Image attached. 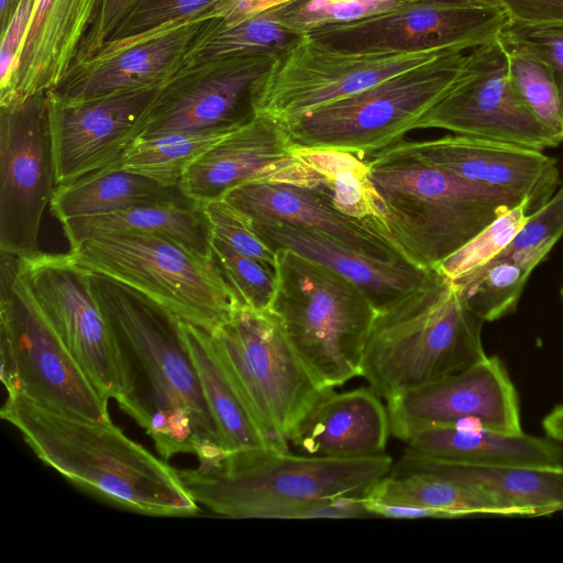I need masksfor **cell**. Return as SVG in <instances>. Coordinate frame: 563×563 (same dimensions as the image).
I'll return each mask as SVG.
<instances>
[{"label":"cell","instance_id":"cell-1","mask_svg":"<svg viewBox=\"0 0 563 563\" xmlns=\"http://www.w3.org/2000/svg\"><path fill=\"white\" fill-rule=\"evenodd\" d=\"M92 294L117 351L122 393L117 401L170 459L194 453L199 464L225 452L180 331V320L144 295L90 272Z\"/></svg>","mask_w":563,"mask_h":563},{"label":"cell","instance_id":"cell-2","mask_svg":"<svg viewBox=\"0 0 563 563\" xmlns=\"http://www.w3.org/2000/svg\"><path fill=\"white\" fill-rule=\"evenodd\" d=\"M0 416L44 464L108 503L156 517L199 511L178 471L112 422L64 415L21 397H7Z\"/></svg>","mask_w":563,"mask_h":563},{"label":"cell","instance_id":"cell-3","mask_svg":"<svg viewBox=\"0 0 563 563\" xmlns=\"http://www.w3.org/2000/svg\"><path fill=\"white\" fill-rule=\"evenodd\" d=\"M484 321L435 267L426 282L376 312L361 376L386 401L472 366L486 356Z\"/></svg>","mask_w":563,"mask_h":563},{"label":"cell","instance_id":"cell-4","mask_svg":"<svg viewBox=\"0 0 563 563\" xmlns=\"http://www.w3.org/2000/svg\"><path fill=\"white\" fill-rule=\"evenodd\" d=\"M383 453L335 459L269 448L225 453L218 462L177 470L198 504L235 519H287L296 507L335 496L367 497L389 474Z\"/></svg>","mask_w":563,"mask_h":563},{"label":"cell","instance_id":"cell-5","mask_svg":"<svg viewBox=\"0 0 563 563\" xmlns=\"http://www.w3.org/2000/svg\"><path fill=\"white\" fill-rule=\"evenodd\" d=\"M365 161L385 208L383 238L424 269L526 199L421 163Z\"/></svg>","mask_w":563,"mask_h":563},{"label":"cell","instance_id":"cell-6","mask_svg":"<svg viewBox=\"0 0 563 563\" xmlns=\"http://www.w3.org/2000/svg\"><path fill=\"white\" fill-rule=\"evenodd\" d=\"M277 250L276 288L268 310L320 380L341 386L361 376L376 310L353 283L288 249Z\"/></svg>","mask_w":563,"mask_h":563},{"label":"cell","instance_id":"cell-7","mask_svg":"<svg viewBox=\"0 0 563 563\" xmlns=\"http://www.w3.org/2000/svg\"><path fill=\"white\" fill-rule=\"evenodd\" d=\"M85 269L144 295L179 320L211 333L240 303L216 264L152 233H108L69 249Z\"/></svg>","mask_w":563,"mask_h":563},{"label":"cell","instance_id":"cell-8","mask_svg":"<svg viewBox=\"0 0 563 563\" xmlns=\"http://www.w3.org/2000/svg\"><path fill=\"white\" fill-rule=\"evenodd\" d=\"M1 379L8 397L95 422H111L103 398L58 336L20 272L0 253Z\"/></svg>","mask_w":563,"mask_h":563},{"label":"cell","instance_id":"cell-9","mask_svg":"<svg viewBox=\"0 0 563 563\" xmlns=\"http://www.w3.org/2000/svg\"><path fill=\"white\" fill-rule=\"evenodd\" d=\"M466 53L450 48L358 93L319 107L286 125L296 147L369 156L401 140L455 84Z\"/></svg>","mask_w":563,"mask_h":563},{"label":"cell","instance_id":"cell-10","mask_svg":"<svg viewBox=\"0 0 563 563\" xmlns=\"http://www.w3.org/2000/svg\"><path fill=\"white\" fill-rule=\"evenodd\" d=\"M234 387L268 437L280 448L329 390L296 352L276 317L238 307L210 333Z\"/></svg>","mask_w":563,"mask_h":563},{"label":"cell","instance_id":"cell-11","mask_svg":"<svg viewBox=\"0 0 563 563\" xmlns=\"http://www.w3.org/2000/svg\"><path fill=\"white\" fill-rule=\"evenodd\" d=\"M448 49L358 55L332 49L310 34H302L276 56L256 81L253 108L255 114L287 124L319 107L418 67Z\"/></svg>","mask_w":563,"mask_h":563},{"label":"cell","instance_id":"cell-12","mask_svg":"<svg viewBox=\"0 0 563 563\" xmlns=\"http://www.w3.org/2000/svg\"><path fill=\"white\" fill-rule=\"evenodd\" d=\"M508 24L507 14L494 0H416L375 16L308 34L339 52L388 55L472 49L498 40Z\"/></svg>","mask_w":563,"mask_h":563},{"label":"cell","instance_id":"cell-13","mask_svg":"<svg viewBox=\"0 0 563 563\" xmlns=\"http://www.w3.org/2000/svg\"><path fill=\"white\" fill-rule=\"evenodd\" d=\"M55 187L46 93L0 108V253L42 252L40 228Z\"/></svg>","mask_w":563,"mask_h":563},{"label":"cell","instance_id":"cell-14","mask_svg":"<svg viewBox=\"0 0 563 563\" xmlns=\"http://www.w3.org/2000/svg\"><path fill=\"white\" fill-rule=\"evenodd\" d=\"M417 129H443L540 151L562 143L519 96L499 38L466 53L455 84L419 120Z\"/></svg>","mask_w":563,"mask_h":563},{"label":"cell","instance_id":"cell-15","mask_svg":"<svg viewBox=\"0 0 563 563\" xmlns=\"http://www.w3.org/2000/svg\"><path fill=\"white\" fill-rule=\"evenodd\" d=\"M20 272L38 306L98 393L121 397L122 384L109 325L92 294L90 272L68 253L20 257Z\"/></svg>","mask_w":563,"mask_h":563},{"label":"cell","instance_id":"cell-16","mask_svg":"<svg viewBox=\"0 0 563 563\" xmlns=\"http://www.w3.org/2000/svg\"><path fill=\"white\" fill-rule=\"evenodd\" d=\"M276 56H229L181 67L159 87L137 137L244 124L255 115L254 86Z\"/></svg>","mask_w":563,"mask_h":563},{"label":"cell","instance_id":"cell-17","mask_svg":"<svg viewBox=\"0 0 563 563\" xmlns=\"http://www.w3.org/2000/svg\"><path fill=\"white\" fill-rule=\"evenodd\" d=\"M159 87L87 99L47 91L56 186L115 164L139 136Z\"/></svg>","mask_w":563,"mask_h":563},{"label":"cell","instance_id":"cell-18","mask_svg":"<svg viewBox=\"0 0 563 563\" xmlns=\"http://www.w3.org/2000/svg\"><path fill=\"white\" fill-rule=\"evenodd\" d=\"M390 433L407 442L437 427L476 424L521 432L517 390L498 356H485L448 378L387 400Z\"/></svg>","mask_w":563,"mask_h":563},{"label":"cell","instance_id":"cell-19","mask_svg":"<svg viewBox=\"0 0 563 563\" xmlns=\"http://www.w3.org/2000/svg\"><path fill=\"white\" fill-rule=\"evenodd\" d=\"M374 162H416L468 180L517 195L542 207L559 184L556 159L540 150L470 136L444 135L424 141L401 140L363 157Z\"/></svg>","mask_w":563,"mask_h":563},{"label":"cell","instance_id":"cell-20","mask_svg":"<svg viewBox=\"0 0 563 563\" xmlns=\"http://www.w3.org/2000/svg\"><path fill=\"white\" fill-rule=\"evenodd\" d=\"M253 181L319 185L318 175L300 156L286 125L261 114L230 131L199 156L179 186L188 198L202 203Z\"/></svg>","mask_w":563,"mask_h":563},{"label":"cell","instance_id":"cell-21","mask_svg":"<svg viewBox=\"0 0 563 563\" xmlns=\"http://www.w3.org/2000/svg\"><path fill=\"white\" fill-rule=\"evenodd\" d=\"M103 0H36L0 108L55 89L74 64Z\"/></svg>","mask_w":563,"mask_h":563},{"label":"cell","instance_id":"cell-22","mask_svg":"<svg viewBox=\"0 0 563 563\" xmlns=\"http://www.w3.org/2000/svg\"><path fill=\"white\" fill-rule=\"evenodd\" d=\"M222 198L253 221L317 232L378 261L404 258L376 231L342 213L314 187L253 181L229 190Z\"/></svg>","mask_w":563,"mask_h":563},{"label":"cell","instance_id":"cell-23","mask_svg":"<svg viewBox=\"0 0 563 563\" xmlns=\"http://www.w3.org/2000/svg\"><path fill=\"white\" fill-rule=\"evenodd\" d=\"M212 16L213 13L200 16L112 54L74 64L52 90L68 98L87 99L159 87L183 67L192 41Z\"/></svg>","mask_w":563,"mask_h":563},{"label":"cell","instance_id":"cell-24","mask_svg":"<svg viewBox=\"0 0 563 563\" xmlns=\"http://www.w3.org/2000/svg\"><path fill=\"white\" fill-rule=\"evenodd\" d=\"M391 473H420L473 488L515 516L539 517L563 511V464H471L405 450Z\"/></svg>","mask_w":563,"mask_h":563},{"label":"cell","instance_id":"cell-25","mask_svg":"<svg viewBox=\"0 0 563 563\" xmlns=\"http://www.w3.org/2000/svg\"><path fill=\"white\" fill-rule=\"evenodd\" d=\"M389 434L387 406L371 387L331 389L311 407L288 442L301 454L357 459L383 454Z\"/></svg>","mask_w":563,"mask_h":563},{"label":"cell","instance_id":"cell-26","mask_svg":"<svg viewBox=\"0 0 563 563\" xmlns=\"http://www.w3.org/2000/svg\"><path fill=\"white\" fill-rule=\"evenodd\" d=\"M253 224L273 247L288 249L353 283L368 298L376 312L419 288L431 269L421 268L404 258L393 262L374 260L305 229L256 221Z\"/></svg>","mask_w":563,"mask_h":563},{"label":"cell","instance_id":"cell-27","mask_svg":"<svg viewBox=\"0 0 563 563\" xmlns=\"http://www.w3.org/2000/svg\"><path fill=\"white\" fill-rule=\"evenodd\" d=\"M406 450L471 464H563L562 444L525 433H507L476 424L431 428L413 435Z\"/></svg>","mask_w":563,"mask_h":563},{"label":"cell","instance_id":"cell-28","mask_svg":"<svg viewBox=\"0 0 563 563\" xmlns=\"http://www.w3.org/2000/svg\"><path fill=\"white\" fill-rule=\"evenodd\" d=\"M179 185H164L113 164L55 187L49 208L62 223L141 205L191 202Z\"/></svg>","mask_w":563,"mask_h":563},{"label":"cell","instance_id":"cell-29","mask_svg":"<svg viewBox=\"0 0 563 563\" xmlns=\"http://www.w3.org/2000/svg\"><path fill=\"white\" fill-rule=\"evenodd\" d=\"M180 331L223 451L231 453L280 448L268 439L234 387L214 350L210 333L181 320Z\"/></svg>","mask_w":563,"mask_h":563},{"label":"cell","instance_id":"cell-30","mask_svg":"<svg viewBox=\"0 0 563 563\" xmlns=\"http://www.w3.org/2000/svg\"><path fill=\"white\" fill-rule=\"evenodd\" d=\"M70 249L108 233H152L168 236L192 252L212 258L211 231L200 203H151L108 214L82 217L60 223Z\"/></svg>","mask_w":563,"mask_h":563},{"label":"cell","instance_id":"cell-31","mask_svg":"<svg viewBox=\"0 0 563 563\" xmlns=\"http://www.w3.org/2000/svg\"><path fill=\"white\" fill-rule=\"evenodd\" d=\"M319 177L317 188L350 218L365 222L380 236L386 227L383 200L369 177L368 163L350 152L297 147Z\"/></svg>","mask_w":563,"mask_h":563},{"label":"cell","instance_id":"cell-32","mask_svg":"<svg viewBox=\"0 0 563 563\" xmlns=\"http://www.w3.org/2000/svg\"><path fill=\"white\" fill-rule=\"evenodd\" d=\"M366 498L388 505L430 508L443 512L446 518L515 516L510 509L473 488L420 473L389 472Z\"/></svg>","mask_w":563,"mask_h":563},{"label":"cell","instance_id":"cell-33","mask_svg":"<svg viewBox=\"0 0 563 563\" xmlns=\"http://www.w3.org/2000/svg\"><path fill=\"white\" fill-rule=\"evenodd\" d=\"M300 36L274 21L267 11L233 23L212 16L203 23L192 41L183 67L229 56L279 55Z\"/></svg>","mask_w":563,"mask_h":563},{"label":"cell","instance_id":"cell-34","mask_svg":"<svg viewBox=\"0 0 563 563\" xmlns=\"http://www.w3.org/2000/svg\"><path fill=\"white\" fill-rule=\"evenodd\" d=\"M232 130L173 132L137 137L115 165L164 185H179L189 166Z\"/></svg>","mask_w":563,"mask_h":563},{"label":"cell","instance_id":"cell-35","mask_svg":"<svg viewBox=\"0 0 563 563\" xmlns=\"http://www.w3.org/2000/svg\"><path fill=\"white\" fill-rule=\"evenodd\" d=\"M532 271L515 261L492 260L451 280L467 307L484 322H492L516 310Z\"/></svg>","mask_w":563,"mask_h":563},{"label":"cell","instance_id":"cell-36","mask_svg":"<svg viewBox=\"0 0 563 563\" xmlns=\"http://www.w3.org/2000/svg\"><path fill=\"white\" fill-rule=\"evenodd\" d=\"M225 0H136L95 56L118 52L152 35L213 13Z\"/></svg>","mask_w":563,"mask_h":563},{"label":"cell","instance_id":"cell-37","mask_svg":"<svg viewBox=\"0 0 563 563\" xmlns=\"http://www.w3.org/2000/svg\"><path fill=\"white\" fill-rule=\"evenodd\" d=\"M416 0H295L267 12L298 34L354 23Z\"/></svg>","mask_w":563,"mask_h":563},{"label":"cell","instance_id":"cell-38","mask_svg":"<svg viewBox=\"0 0 563 563\" xmlns=\"http://www.w3.org/2000/svg\"><path fill=\"white\" fill-rule=\"evenodd\" d=\"M505 48L508 57L509 77L519 96L532 113L562 142L561 95L553 69L529 53Z\"/></svg>","mask_w":563,"mask_h":563},{"label":"cell","instance_id":"cell-39","mask_svg":"<svg viewBox=\"0 0 563 563\" xmlns=\"http://www.w3.org/2000/svg\"><path fill=\"white\" fill-rule=\"evenodd\" d=\"M530 213V201L523 199L518 206L495 219L435 268L448 278L455 279L483 267L512 242Z\"/></svg>","mask_w":563,"mask_h":563},{"label":"cell","instance_id":"cell-40","mask_svg":"<svg viewBox=\"0 0 563 563\" xmlns=\"http://www.w3.org/2000/svg\"><path fill=\"white\" fill-rule=\"evenodd\" d=\"M212 257L240 306L267 310L276 288V269L233 250L211 235Z\"/></svg>","mask_w":563,"mask_h":563},{"label":"cell","instance_id":"cell-41","mask_svg":"<svg viewBox=\"0 0 563 563\" xmlns=\"http://www.w3.org/2000/svg\"><path fill=\"white\" fill-rule=\"evenodd\" d=\"M563 235V185L529 218L512 242L493 260H510L534 269Z\"/></svg>","mask_w":563,"mask_h":563},{"label":"cell","instance_id":"cell-42","mask_svg":"<svg viewBox=\"0 0 563 563\" xmlns=\"http://www.w3.org/2000/svg\"><path fill=\"white\" fill-rule=\"evenodd\" d=\"M200 205L212 236L219 238L236 252L276 269L277 250L258 233L251 218L223 198Z\"/></svg>","mask_w":563,"mask_h":563},{"label":"cell","instance_id":"cell-43","mask_svg":"<svg viewBox=\"0 0 563 563\" xmlns=\"http://www.w3.org/2000/svg\"><path fill=\"white\" fill-rule=\"evenodd\" d=\"M499 41L505 47L540 58L553 69L560 89L563 114V22L543 25L508 24Z\"/></svg>","mask_w":563,"mask_h":563},{"label":"cell","instance_id":"cell-44","mask_svg":"<svg viewBox=\"0 0 563 563\" xmlns=\"http://www.w3.org/2000/svg\"><path fill=\"white\" fill-rule=\"evenodd\" d=\"M135 1L103 0L91 26L79 45L74 64L93 57L102 48L118 23Z\"/></svg>","mask_w":563,"mask_h":563},{"label":"cell","instance_id":"cell-45","mask_svg":"<svg viewBox=\"0 0 563 563\" xmlns=\"http://www.w3.org/2000/svg\"><path fill=\"white\" fill-rule=\"evenodd\" d=\"M35 4L36 0H19L10 23L0 33V87L8 81L13 70Z\"/></svg>","mask_w":563,"mask_h":563},{"label":"cell","instance_id":"cell-46","mask_svg":"<svg viewBox=\"0 0 563 563\" xmlns=\"http://www.w3.org/2000/svg\"><path fill=\"white\" fill-rule=\"evenodd\" d=\"M509 24L543 25L563 22V0H494Z\"/></svg>","mask_w":563,"mask_h":563},{"label":"cell","instance_id":"cell-47","mask_svg":"<svg viewBox=\"0 0 563 563\" xmlns=\"http://www.w3.org/2000/svg\"><path fill=\"white\" fill-rule=\"evenodd\" d=\"M291 1L295 0H225L213 10V14L227 23H233Z\"/></svg>","mask_w":563,"mask_h":563},{"label":"cell","instance_id":"cell-48","mask_svg":"<svg viewBox=\"0 0 563 563\" xmlns=\"http://www.w3.org/2000/svg\"><path fill=\"white\" fill-rule=\"evenodd\" d=\"M547 437L563 444V404L554 407L542 420Z\"/></svg>","mask_w":563,"mask_h":563},{"label":"cell","instance_id":"cell-49","mask_svg":"<svg viewBox=\"0 0 563 563\" xmlns=\"http://www.w3.org/2000/svg\"><path fill=\"white\" fill-rule=\"evenodd\" d=\"M18 3L19 0H0V33L10 23Z\"/></svg>","mask_w":563,"mask_h":563},{"label":"cell","instance_id":"cell-50","mask_svg":"<svg viewBox=\"0 0 563 563\" xmlns=\"http://www.w3.org/2000/svg\"><path fill=\"white\" fill-rule=\"evenodd\" d=\"M561 297H562V301H563V286H562V289H561Z\"/></svg>","mask_w":563,"mask_h":563}]
</instances>
